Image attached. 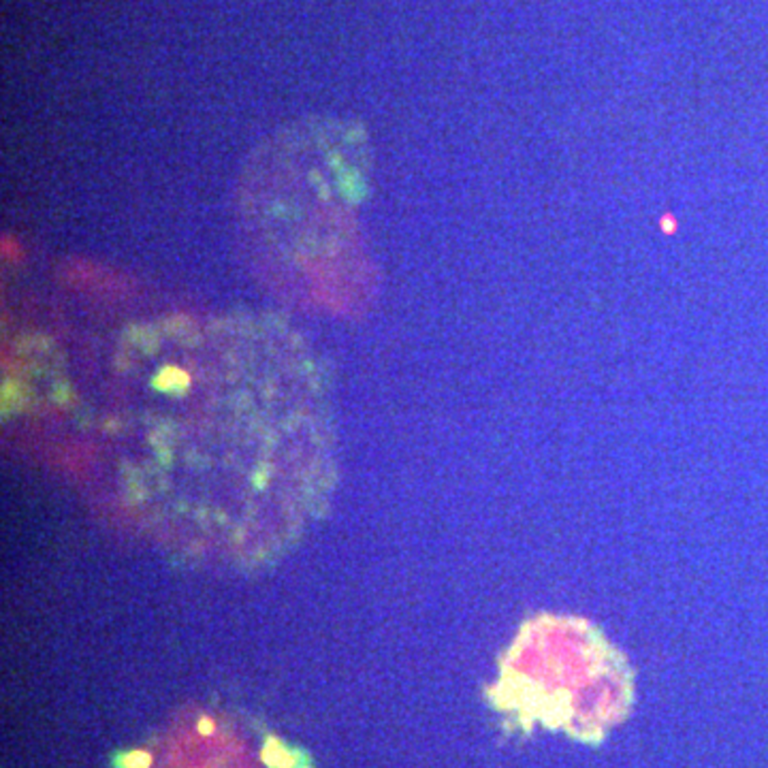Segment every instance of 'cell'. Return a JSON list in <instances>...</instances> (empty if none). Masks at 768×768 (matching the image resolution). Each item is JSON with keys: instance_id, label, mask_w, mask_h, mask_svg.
<instances>
[{"instance_id": "obj_1", "label": "cell", "mask_w": 768, "mask_h": 768, "mask_svg": "<svg viewBox=\"0 0 768 768\" xmlns=\"http://www.w3.org/2000/svg\"><path fill=\"white\" fill-rule=\"evenodd\" d=\"M662 229H664L666 233H672V231L677 229V222L672 220V218H664V220H662Z\"/></svg>"}]
</instances>
